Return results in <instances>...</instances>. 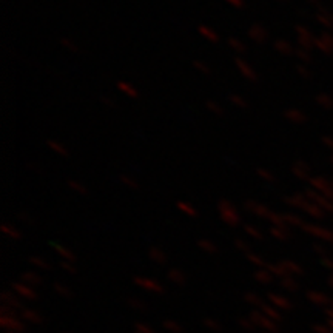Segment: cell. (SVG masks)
<instances>
[{"label":"cell","mask_w":333,"mask_h":333,"mask_svg":"<svg viewBox=\"0 0 333 333\" xmlns=\"http://www.w3.org/2000/svg\"><path fill=\"white\" fill-rule=\"evenodd\" d=\"M249 34H250V37H252L255 42H258V43H264V42L267 40V37H268L267 29H265L262 25H253V26L250 28Z\"/></svg>","instance_id":"6da1fadb"},{"label":"cell","mask_w":333,"mask_h":333,"mask_svg":"<svg viewBox=\"0 0 333 333\" xmlns=\"http://www.w3.org/2000/svg\"><path fill=\"white\" fill-rule=\"evenodd\" d=\"M236 67H237V70L242 73V76H244L246 79H249V80H258V76H256L255 70H253L247 62H244L242 59H236Z\"/></svg>","instance_id":"7a4b0ae2"},{"label":"cell","mask_w":333,"mask_h":333,"mask_svg":"<svg viewBox=\"0 0 333 333\" xmlns=\"http://www.w3.org/2000/svg\"><path fill=\"white\" fill-rule=\"evenodd\" d=\"M199 34H201L204 39H207V40H210V42H213V43L219 42L218 33L215 31V29H211V28H208V26H205V25L199 26Z\"/></svg>","instance_id":"3957f363"},{"label":"cell","mask_w":333,"mask_h":333,"mask_svg":"<svg viewBox=\"0 0 333 333\" xmlns=\"http://www.w3.org/2000/svg\"><path fill=\"white\" fill-rule=\"evenodd\" d=\"M117 88H119L124 94H127L128 98H131V99H136V98L139 96L136 86L130 85L128 82H117Z\"/></svg>","instance_id":"277c9868"},{"label":"cell","mask_w":333,"mask_h":333,"mask_svg":"<svg viewBox=\"0 0 333 333\" xmlns=\"http://www.w3.org/2000/svg\"><path fill=\"white\" fill-rule=\"evenodd\" d=\"M177 208L180 210V211H184L185 215H190V216H196V210H195V207L193 205H190L188 202H177Z\"/></svg>","instance_id":"5b68a950"},{"label":"cell","mask_w":333,"mask_h":333,"mask_svg":"<svg viewBox=\"0 0 333 333\" xmlns=\"http://www.w3.org/2000/svg\"><path fill=\"white\" fill-rule=\"evenodd\" d=\"M48 147H50L53 151H56V153H59V155H67L65 147H64L62 144L56 142V140H48Z\"/></svg>","instance_id":"8992f818"},{"label":"cell","mask_w":333,"mask_h":333,"mask_svg":"<svg viewBox=\"0 0 333 333\" xmlns=\"http://www.w3.org/2000/svg\"><path fill=\"white\" fill-rule=\"evenodd\" d=\"M275 48H276L279 53H282V54H290V53H292L290 43H289V42H284V40H278V42L275 43Z\"/></svg>","instance_id":"52a82bcc"},{"label":"cell","mask_w":333,"mask_h":333,"mask_svg":"<svg viewBox=\"0 0 333 333\" xmlns=\"http://www.w3.org/2000/svg\"><path fill=\"white\" fill-rule=\"evenodd\" d=\"M228 45H230L233 50H236L237 53H244V51H246L244 43H242L241 40H237V39H234V37H230V39H228Z\"/></svg>","instance_id":"ba28073f"},{"label":"cell","mask_w":333,"mask_h":333,"mask_svg":"<svg viewBox=\"0 0 333 333\" xmlns=\"http://www.w3.org/2000/svg\"><path fill=\"white\" fill-rule=\"evenodd\" d=\"M70 187H71L74 192H77L79 195H86V193H88V190H86L82 184L76 182V180H70Z\"/></svg>","instance_id":"9c48e42d"},{"label":"cell","mask_w":333,"mask_h":333,"mask_svg":"<svg viewBox=\"0 0 333 333\" xmlns=\"http://www.w3.org/2000/svg\"><path fill=\"white\" fill-rule=\"evenodd\" d=\"M230 101L234 104V105H237V107H241V108H246V107H249V104H247V101L246 99H242L241 96H237V94H234V96H230Z\"/></svg>","instance_id":"30bf717a"},{"label":"cell","mask_w":333,"mask_h":333,"mask_svg":"<svg viewBox=\"0 0 333 333\" xmlns=\"http://www.w3.org/2000/svg\"><path fill=\"white\" fill-rule=\"evenodd\" d=\"M207 107H208L211 111H213L215 114H222V108H221L216 102H213V101H208V102H207Z\"/></svg>","instance_id":"8fae6325"},{"label":"cell","mask_w":333,"mask_h":333,"mask_svg":"<svg viewBox=\"0 0 333 333\" xmlns=\"http://www.w3.org/2000/svg\"><path fill=\"white\" fill-rule=\"evenodd\" d=\"M60 43H62L64 46H67L70 51H79V46L76 45V43H73V42H70L68 39H62L60 40Z\"/></svg>","instance_id":"7c38bea8"},{"label":"cell","mask_w":333,"mask_h":333,"mask_svg":"<svg viewBox=\"0 0 333 333\" xmlns=\"http://www.w3.org/2000/svg\"><path fill=\"white\" fill-rule=\"evenodd\" d=\"M286 117H287V119H290V120H299V117H301V119H304V117H302V116H301L298 111H295V110L287 111V113H286Z\"/></svg>","instance_id":"4fadbf2b"},{"label":"cell","mask_w":333,"mask_h":333,"mask_svg":"<svg viewBox=\"0 0 333 333\" xmlns=\"http://www.w3.org/2000/svg\"><path fill=\"white\" fill-rule=\"evenodd\" d=\"M258 174H259L261 177H264L265 180H271V182H273V180H275L273 174H271V173H268L267 170H258Z\"/></svg>","instance_id":"5bb4252c"},{"label":"cell","mask_w":333,"mask_h":333,"mask_svg":"<svg viewBox=\"0 0 333 333\" xmlns=\"http://www.w3.org/2000/svg\"><path fill=\"white\" fill-rule=\"evenodd\" d=\"M120 180H122L124 184H127V187H130V188H137V184L134 182V180H131L130 177H127V176H122V177H120Z\"/></svg>","instance_id":"9a60e30c"},{"label":"cell","mask_w":333,"mask_h":333,"mask_svg":"<svg viewBox=\"0 0 333 333\" xmlns=\"http://www.w3.org/2000/svg\"><path fill=\"white\" fill-rule=\"evenodd\" d=\"M195 67H196L198 70H201L204 74H208V73H210V68H208L207 65H204L202 62H199V60H196V62H195Z\"/></svg>","instance_id":"2e32d148"},{"label":"cell","mask_w":333,"mask_h":333,"mask_svg":"<svg viewBox=\"0 0 333 333\" xmlns=\"http://www.w3.org/2000/svg\"><path fill=\"white\" fill-rule=\"evenodd\" d=\"M227 4H230L234 8H242L244 7V0H225Z\"/></svg>","instance_id":"e0dca14e"},{"label":"cell","mask_w":333,"mask_h":333,"mask_svg":"<svg viewBox=\"0 0 333 333\" xmlns=\"http://www.w3.org/2000/svg\"><path fill=\"white\" fill-rule=\"evenodd\" d=\"M102 102H104V104H107L108 107H113V102H111V101H108V98H102Z\"/></svg>","instance_id":"ac0fdd59"}]
</instances>
